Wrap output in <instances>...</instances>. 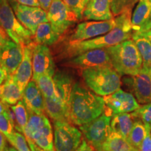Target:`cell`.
<instances>
[{"instance_id":"cell-1","label":"cell","mask_w":151,"mask_h":151,"mask_svg":"<svg viewBox=\"0 0 151 151\" xmlns=\"http://www.w3.org/2000/svg\"><path fill=\"white\" fill-rule=\"evenodd\" d=\"M132 11H126L115 17L116 26L105 35L88 40L69 41L66 45L65 53L69 58H73L88 50L106 48L131 39L133 34L132 27Z\"/></svg>"},{"instance_id":"cell-2","label":"cell","mask_w":151,"mask_h":151,"mask_svg":"<svg viewBox=\"0 0 151 151\" xmlns=\"http://www.w3.org/2000/svg\"><path fill=\"white\" fill-rule=\"evenodd\" d=\"M104 97L88 90L80 83H75L69 101V113L73 124L81 126L94 120L104 113Z\"/></svg>"},{"instance_id":"cell-3","label":"cell","mask_w":151,"mask_h":151,"mask_svg":"<svg viewBox=\"0 0 151 151\" xmlns=\"http://www.w3.org/2000/svg\"><path fill=\"white\" fill-rule=\"evenodd\" d=\"M111 65L120 75L136 76L140 73L143 60L137 46L132 39L106 48Z\"/></svg>"},{"instance_id":"cell-4","label":"cell","mask_w":151,"mask_h":151,"mask_svg":"<svg viewBox=\"0 0 151 151\" xmlns=\"http://www.w3.org/2000/svg\"><path fill=\"white\" fill-rule=\"evenodd\" d=\"M81 74L86 86L101 97L109 95L120 89L121 75L112 65L83 69Z\"/></svg>"},{"instance_id":"cell-5","label":"cell","mask_w":151,"mask_h":151,"mask_svg":"<svg viewBox=\"0 0 151 151\" xmlns=\"http://www.w3.org/2000/svg\"><path fill=\"white\" fill-rule=\"evenodd\" d=\"M0 26L9 38L21 46L33 42V35L18 20L9 0L0 1Z\"/></svg>"},{"instance_id":"cell-6","label":"cell","mask_w":151,"mask_h":151,"mask_svg":"<svg viewBox=\"0 0 151 151\" xmlns=\"http://www.w3.org/2000/svg\"><path fill=\"white\" fill-rule=\"evenodd\" d=\"M112 113L106 106L101 116L88 123L79 126L86 139L96 151H101V146L111 133Z\"/></svg>"},{"instance_id":"cell-7","label":"cell","mask_w":151,"mask_h":151,"mask_svg":"<svg viewBox=\"0 0 151 151\" xmlns=\"http://www.w3.org/2000/svg\"><path fill=\"white\" fill-rule=\"evenodd\" d=\"M72 122L54 121V146L55 151H76L82 141V132Z\"/></svg>"},{"instance_id":"cell-8","label":"cell","mask_w":151,"mask_h":151,"mask_svg":"<svg viewBox=\"0 0 151 151\" xmlns=\"http://www.w3.org/2000/svg\"><path fill=\"white\" fill-rule=\"evenodd\" d=\"M15 14L22 25L29 30L33 36L38 26L48 22V14L40 6H29L20 4L15 0H9Z\"/></svg>"},{"instance_id":"cell-9","label":"cell","mask_w":151,"mask_h":151,"mask_svg":"<svg viewBox=\"0 0 151 151\" xmlns=\"http://www.w3.org/2000/svg\"><path fill=\"white\" fill-rule=\"evenodd\" d=\"M47 14L48 22L61 36L79 20L74 13L68 8L62 0H53Z\"/></svg>"},{"instance_id":"cell-10","label":"cell","mask_w":151,"mask_h":151,"mask_svg":"<svg viewBox=\"0 0 151 151\" xmlns=\"http://www.w3.org/2000/svg\"><path fill=\"white\" fill-rule=\"evenodd\" d=\"M116 26V18L108 20H87L77 24L69 41H84L109 32Z\"/></svg>"},{"instance_id":"cell-11","label":"cell","mask_w":151,"mask_h":151,"mask_svg":"<svg viewBox=\"0 0 151 151\" xmlns=\"http://www.w3.org/2000/svg\"><path fill=\"white\" fill-rule=\"evenodd\" d=\"M124 83L133 92L139 104L151 103V66L143 65L140 73L124 78Z\"/></svg>"},{"instance_id":"cell-12","label":"cell","mask_w":151,"mask_h":151,"mask_svg":"<svg viewBox=\"0 0 151 151\" xmlns=\"http://www.w3.org/2000/svg\"><path fill=\"white\" fill-rule=\"evenodd\" d=\"M104 100L106 106L110 109L113 115L132 113L140 106L133 94L121 89L109 95L104 96Z\"/></svg>"},{"instance_id":"cell-13","label":"cell","mask_w":151,"mask_h":151,"mask_svg":"<svg viewBox=\"0 0 151 151\" xmlns=\"http://www.w3.org/2000/svg\"><path fill=\"white\" fill-rule=\"evenodd\" d=\"M32 79L36 80L43 74L53 76L55 64L51 52L47 46L37 44L35 42L32 49Z\"/></svg>"},{"instance_id":"cell-14","label":"cell","mask_w":151,"mask_h":151,"mask_svg":"<svg viewBox=\"0 0 151 151\" xmlns=\"http://www.w3.org/2000/svg\"><path fill=\"white\" fill-rule=\"evenodd\" d=\"M68 63L82 69L100 66L112 65L110 56L106 48L88 50L73 57Z\"/></svg>"},{"instance_id":"cell-15","label":"cell","mask_w":151,"mask_h":151,"mask_svg":"<svg viewBox=\"0 0 151 151\" xmlns=\"http://www.w3.org/2000/svg\"><path fill=\"white\" fill-rule=\"evenodd\" d=\"M23 58V46L10 39L0 49V65L8 75H13Z\"/></svg>"},{"instance_id":"cell-16","label":"cell","mask_w":151,"mask_h":151,"mask_svg":"<svg viewBox=\"0 0 151 151\" xmlns=\"http://www.w3.org/2000/svg\"><path fill=\"white\" fill-rule=\"evenodd\" d=\"M133 32H144L151 29V0H139L132 14Z\"/></svg>"},{"instance_id":"cell-17","label":"cell","mask_w":151,"mask_h":151,"mask_svg":"<svg viewBox=\"0 0 151 151\" xmlns=\"http://www.w3.org/2000/svg\"><path fill=\"white\" fill-rule=\"evenodd\" d=\"M35 41L23 46V58L18 69L13 74L15 81L23 92L24 88L31 81L33 76L32 49Z\"/></svg>"},{"instance_id":"cell-18","label":"cell","mask_w":151,"mask_h":151,"mask_svg":"<svg viewBox=\"0 0 151 151\" xmlns=\"http://www.w3.org/2000/svg\"><path fill=\"white\" fill-rule=\"evenodd\" d=\"M22 100L27 109L37 114L45 112L44 97L35 80H31L24 88Z\"/></svg>"},{"instance_id":"cell-19","label":"cell","mask_w":151,"mask_h":151,"mask_svg":"<svg viewBox=\"0 0 151 151\" xmlns=\"http://www.w3.org/2000/svg\"><path fill=\"white\" fill-rule=\"evenodd\" d=\"M114 18L110 0H89L83 12V20H108Z\"/></svg>"},{"instance_id":"cell-20","label":"cell","mask_w":151,"mask_h":151,"mask_svg":"<svg viewBox=\"0 0 151 151\" xmlns=\"http://www.w3.org/2000/svg\"><path fill=\"white\" fill-rule=\"evenodd\" d=\"M53 81L55 88V98L69 108L71 94L75 83L73 78L65 71H58L53 75Z\"/></svg>"},{"instance_id":"cell-21","label":"cell","mask_w":151,"mask_h":151,"mask_svg":"<svg viewBox=\"0 0 151 151\" xmlns=\"http://www.w3.org/2000/svg\"><path fill=\"white\" fill-rule=\"evenodd\" d=\"M137 119L138 118L134 111L132 113L113 115L111 121V132L127 139Z\"/></svg>"},{"instance_id":"cell-22","label":"cell","mask_w":151,"mask_h":151,"mask_svg":"<svg viewBox=\"0 0 151 151\" xmlns=\"http://www.w3.org/2000/svg\"><path fill=\"white\" fill-rule=\"evenodd\" d=\"M45 112L56 121L70 122L69 108L60 100L55 98H44Z\"/></svg>"},{"instance_id":"cell-23","label":"cell","mask_w":151,"mask_h":151,"mask_svg":"<svg viewBox=\"0 0 151 151\" xmlns=\"http://www.w3.org/2000/svg\"><path fill=\"white\" fill-rule=\"evenodd\" d=\"M23 92L17 84L13 77V75H8L3 83L1 101L6 105L14 106L22 99Z\"/></svg>"},{"instance_id":"cell-24","label":"cell","mask_w":151,"mask_h":151,"mask_svg":"<svg viewBox=\"0 0 151 151\" xmlns=\"http://www.w3.org/2000/svg\"><path fill=\"white\" fill-rule=\"evenodd\" d=\"M61 35L52 28L49 22H42L38 26L34 35L33 41L37 44L51 46L59 41Z\"/></svg>"},{"instance_id":"cell-25","label":"cell","mask_w":151,"mask_h":151,"mask_svg":"<svg viewBox=\"0 0 151 151\" xmlns=\"http://www.w3.org/2000/svg\"><path fill=\"white\" fill-rule=\"evenodd\" d=\"M27 140H31L45 151H55L54 146V135L50 122H47L44 127L36 132Z\"/></svg>"},{"instance_id":"cell-26","label":"cell","mask_w":151,"mask_h":151,"mask_svg":"<svg viewBox=\"0 0 151 151\" xmlns=\"http://www.w3.org/2000/svg\"><path fill=\"white\" fill-rule=\"evenodd\" d=\"M101 151H139L130 144L127 139L111 132L101 146Z\"/></svg>"},{"instance_id":"cell-27","label":"cell","mask_w":151,"mask_h":151,"mask_svg":"<svg viewBox=\"0 0 151 151\" xmlns=\"http://www.w3.org/2000/svg\"><path fill=\"white\" fill-rule=\"evenodd\" d=\"M11 109L14 113L15 128L18 132L23 134L29 119V111L25 104L22 99L16 104L11 106Z\"/></svg>"},{"instance_id":"cell-28","label":"cell","mask_w":151,"mask_h":151,"mask_svg":"<svg viewBox=\"0 0 151 151\" xmlns=\"http://www.w3.org/2000/svg\"><path fill=\"white\" fill-rule=\"evenodd\" d=\"M48 122V118L44 113L37 114L29 111V119L24 127L23 134L26 139H29L34 134L44 127Z\"/></svg>"},{"instance_id":"cell-29","label":"cell","mask_w":151,"mask_h":151,"mask_svg":"<svg viewBox=\"0 0 151 151\" xmlns=\"http://www.w3.org/2000/svg\"><path fill=\"white\" fill-rule=\"evenodd\" d=\"M15 129L14 113L7 106L6 109L0 114V132L9 141L14 136Z\"/></svg>"},{"instance_id":"cell-30","label":"cell","mask_w":151,"mask_h":151,"mask_svg":"<svg viewBox=\"0 0 151 151\" xmlns=\"http://www.w3.org/2000/svg\"><path fill=\"white\" fill-rule=\"evenodd\" d=\"M146 134V125L140 119L138 118L135 120L133 127H132L131 132H130L127 139L132 146L138 149L139 147L140 146L141 143H142Z\"/></svg>"},{"instance_id":"cell-31","label":"cell","mask_w":151,"mask_h":151,"mask_svg":"<svg viewBox=\"0 0 151 151\" xmlns=\"http://www.w3.org/2000/svg\"><path fill=\"white\" fill-rule=\"evenodd\" d=\"M44 98H55L56 97L55 88L53 76L43 74L35 80Z\"/></svg>"},{"instance_id":"cell-32","label":"cell","mask_w":151,"mask_h":151,"mask_svg":"<svg viewBox=\"0 0 151 151\" xmlns=\"http://www.w3.org/2000/svg\"><path fill=\"white\" fill-rule=\"evenodd\" d=\"M132 39L134 41L143 60V65L151 66V42L145 38L132 35Z\"/></svg>"},{"instance_id":"cell-33","label":"cell","mask_w":151,"mask_h":151,"mask_svg":"<svg viewBox=\"0 0 151 151\" xmlns=\"http://www.w3.org/2000/svg\"><path fill=\"white\" fill-rule=\"evenodd\" d=\"M139 0H110L111 12L116 17L128 11H133Z\"/></svg>"},{"instance_id":"cell-34","label":"cell","mask_w":151,"mask_h":151,"mask_svg":"<svg viewBox=\"0 0 151 151\" xmlns=\"http://www.w3.org/2000/svg\"><path fill=\"white\" fill-rule=\"evenodd\" d=\"M67 7L76 14L79 20H83V12L89 0H62Z\"/></svg>"},{"instance_id":"cell-35","label":"cell","mask_w":151,"mask_h":151,"mask_svg":"<svg viewBox=\"0 0 151 151\" xmlns=\"http://www.w3.org/2000/svg\"><path fill=\"white\" fill-rule=\"evenodd\" d=\"M9 141L18 151H32L25 137L20 132H15L13 137Z\"/></svg>"},{"instance_id":"cell-36","label":"cell","mask_w":151,"mask_h":151,"mask_svg":"<svg viewBox=\"0 0 151 151\" xmlns=\"http://www.w3.org/2000/svg\"><path fill=\"white\" fill-rule=\"evenodd\" d=\"M134 113L145 125L151 128V103L140 106L139 109L134 111Z\"/></svg>"},{"instance_id":"cell-37","label":"cell","mask_w":151,"mask_h":151,"mask_svg":"<svg viewBox=\"0 0 151 151\" xmlns=\"http://www.w3.org/2000/svg\"><path fill=\"white\" fill-rule=\"evenodd\" d=\"M146 134L138 148L139 151H151V128L146 126Z\"/></svg>"},{"instance_id":"cell-38","label":"cell","mask_w":151,"mask_h":151,"mask_svg":"<svg viewBox=\"0 0 151 151\" xmlns=\"http://www.w3.org/2000/svg\"><path fill=\"white\" fill-rule=\"evenodd\" d=\"M76 151H96L93 147L87 141L86 139H83L81 144Z\"/></svg>"},{"instance_id":"cell-39","label":"cell","mask_w":151,"mask_h":151,"mask_svg":"<svg viewBox=\"0 0 151 151\" xmlns=\"http://www.w3.org/2000/svg\"><path fill=\"white\" fill-rule=\"evenodd\" d=\"M10 38L7 35L6 32L4 30L2 27L0 26V49L4 46L8 41L10 40Z\"/></svg>"},{"instance_id":"cell-40","label":"cell","mask_w":151,"mask_h":151,"mask_svg":"<svg viewBox=\"0 0 151 151\" xmlns=\"http://www.w3.org/2000/svg\"><path fill=\"white\" fill-rule=\"evenodd\" d=\"M20 4L29 6H40L38 0H15Z\"/></svg>"},{"instance_id":"cell-41","label":"cell","mask_w":151,"mask_h":151,"mask_svg":"<svg viewBox=\"0 0 151 151\" xmlns=\"http://www.w3.org/2000/svg\"><path fill=\"white\" fill-rule=\"evenodd\" d=\"M38 1L40 4L41 8L48 12L53 0H38Z\"/></svg>"},{"instance_id":"cell-42","label":"cell","mask_w":151,"mask_h":151,"mask_svg":"<svg viewBox=\"0 0 151 151\" xmlns=\"http://www.w3.org/2000/svg\"><path fill=\"white\" fill-rule=\"evenodd\" d=\"M132 35L137 36V37H141L143 38H145L147 40H148L150 42H151V29H149L148 31L144 32L137 33V32H133Z\"/></svg>"},{"instance_id":"cell-43","label":"cell","mask_w":151,"mask_h":151,"mask_svg":"<svg viewBox=\"0 0 151 151\" xmlns=\"http://www.w3.org/2000/svg\"><path fill=\"white\" fill-rule=\"evenodd\" d=\"M6 137L1 132H0V151H4L6 147Z\"/></svg>"},{"instance_id":"cell-44","label":"cell","mask_w":151,"mask_h":151,"mask_svg":"<svg viewBox=\"0 0 151 151\" xmlns=\"http://www.w3.org/2000/svg\"><path fill=\"white\" fill-rule=\"evenodd\" d=\"M27 141L32 151H45L44 150H43L42 148H41L40 147L38 146L34 141L31 140H27Z\"/></svg>"},{"instance_id":"cell-45","label":"cell","mask_w":151,"mask_h":151,"mask_svg":"<svg viewBox=\"0 0 151 151\" xmlns=\"http://www.w3.org/2000/svg\"><path fill=\"white\" fill-rule=\"evenodd\" d=\"M7 76H8L7 73L6 72V71L0 65V85H1L4 82V81L6 79Z\"/></svg>"},{"instance_id":"cell-46","label":"cell","mask_w":151,"mask_h":151,"mask_svg":"<svg viewBox=\"0 0 151 151\" xmlns=\"http://www.w3.org/2000/svg\"><path fill=\"white\" fill-rule=\"evenodd\" d=\"M7 106H8V105H6L1 101V100H0V114L2 113L6 109Z\"/></svg>"},{"instance_id":"cell-47","label":"cell","mask_w":151,"mask_h":151,"mask_svg":"<svg viewBox=\"0 0 151 151\" xmlns=\"http://www.w3.org/2000/svg\"><path fill=\"white\" fill-rule=\"evenodd\" d=\"M4 151H18L14 147H6Z\"/></svg>"},{"instance_id":"cell-48","label":"cell","mask_w":151,"mask_h":151,"mask_svg":"<svg viewBox=\"0 0 151 151\" xmlns=\"http://www.w3.org/2000/svg\"><path fill=\"white\" fill-rule=\"evenodd\" d=\"M1 92H2V86L0 85V98H1Z\"/></svg>"},{"instance_id":"cell-49","label":"cell","mask_w":151,"mask_h":151,"mask_svg":"<svg viewBox=\"0 0 151 151\" xmlns=\"http://www.w3.org/2000/svg\"><path fill=\"white\" fill-rule=\"evenodd\" d=\"M1 1V0H0V1Z\"/></svg>"}]
</instances>
